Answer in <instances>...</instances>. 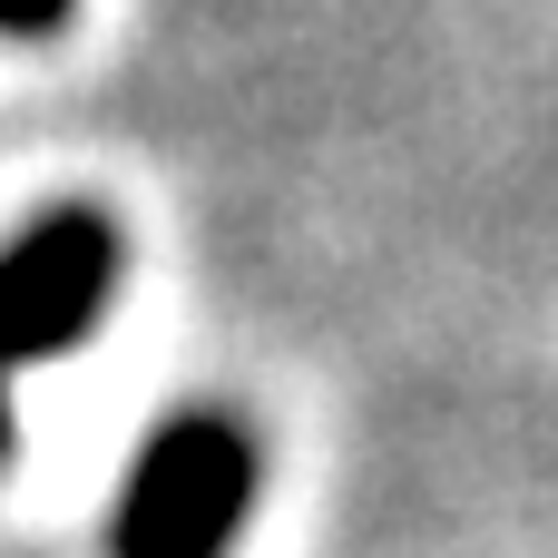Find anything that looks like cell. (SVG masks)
<instances>
[{
	"label": "cell",
	"instance_id": "cell-2",
	"mask_svg": "<svg viewBox=\"0 0 558 558\" xmlns=\"http://www.w3.org/2000/svg\"><path fill=\"white\" fill-rule=\"evenodd\" d=\"M118 226L98 206H49L0 245V383L29 363H59L69 343L98 333L108 294H118Z\"/></svg>",
	"mask_w": 558,
	"mask_h": 558
},
{
	"label": "cell",
	"instance_id": "cell-1",
	"mask_svg": "<svg viewBox=\"0 0 558 558\" xmlns=\"http://www.w3.org/2000/svg\"><path fill=\"white\" fill-rule=\"evenodd\" d=\"M255 510V441L226 412H177L128 461V490L108 510L118 558H226Z\"/></svg>",
	"mask_w": 558,
	"mask_h": 558
},
{
	"label": "cell",
	"instance_id": "cell-3",
	"mask_svg": "<svg viewBox=\"0 0 558 558\" xmlns=\"http://www.w3.org/2000/svg\"><path fill=\"white\" fill-rule=\"evenodd\" d=\"M59 20H69V0H0V29L10 39H49Z\"/></svg>",
	"mask_w": 558,
	"mask_h": 558
},
{
	"label": "cell",
	"instance_id": "cell-4",
	"mask_svg": "<svg viewBox=\"0 0 558 558\" xmlns=\"http://www.w3.org/2000/svg\"><path fill=\"white\" fill-rule=\"evenodd\" d=\"M10 441H20V422H10V383H0V461H10Z\"/></svg>",
	"mask_w": 558,
	"mask_h": 558
}]
</instances>
